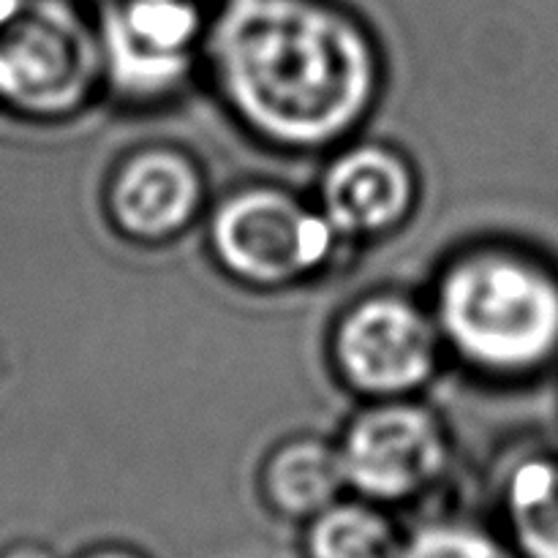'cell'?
Wrapping results in <instances>:
<instances>
[{"label": "cell", "instance_id": "52a82bcc", "mask_svg": "<svg viewBox=\"0 0 558 558\" xmlns=\"http://www.w3.org/2000/svg\"><path fill=\"white\" fill-rule=\"evenodd\" d=\"M349 490L392 507L434 488L450 466V434L434 409L414 398L368 401L338 439Z\"/></svg>", "mask_w": 558, "mask_h": 558}, {"label": "cell", "instance_id": "277c9868", "mask_svg": "<svg viewBox=\"0 0 558 558\" xmlns=\"http://www.w3.org/2000/svg\"><path fill=\"white\" fill-rule=\"evenodd\" d=\"M104 87L98 27L69 0H20L0 20V98L22 114H76Z\"/></svg>", "mask_w": 558, "mask_h": 558}, {"label": "cell", "instance_id": "9c48e42d", "mask_svg": "<svg viewBox=\"0 0 558 558\" xmlns=\"http://www.w3.org/2000/svg\"><path fill=\"white\" fill-rule=\"evenodd\" d=\"M205 199L199 163L178 147L158 145L142 147L118 163L104 207L120 238L136 245H163L194 227Z\"/></svg>", "mask_w": 558, "mask_h": 558}, {"label": "cell", "instance_id": "30bf717a", "mask_svg": "<svg viewBox=\"0 0 558 558\" xmlns=\"http://www.w3.org/2000/svg\"><path fill=\"white\" fill-rule=\"evenodd\" d=\"M259 485L267 507L278 515L305 523L343 499V490H349L338 445H327L316 436L281 441L267 456Z\"/></svg>", "mask_w": 558, "mask_h": 558}, {"label": "cell", "instance_id": "9a60e30c", "mask_svg": "<svg viewBox=\"0 0 558 558\" xmlns=\"http://www.w3.org/2000/svg\"><path fill=\"white\" fill-rule=\"evenodd\" d=\"M82 558H142V556L134 554V550H125V548H98Z\"/></svg>", "mask_w": 558, "mask_h": 558}, {"label": "cell", "instance_id": "ba28073f", "mask_svg": "<svg viewBox=\"0 0 558 558\" xmlns=\"http://www.w3.org/2000/svg\"><path fill=\"white\" fill-rule=\"evenodd\" d=\"M417 199L412 161L379 142L336 147L316 189V207L343 243H371L398 232L412 218Z\"/></svg>", "mask_w": 558, "mask_h": 558}, {"label": "cell", "instance_id": "7a4b0ae2", "mask_svg": "<svg viewBox=\"0 0 558 558\" xmlns=\"http://www.w3.org/2000/svg\"><path fill=\"white\" fill-rule=\"evenodd\" d=\"M445 349L494 379H526L558 357V276L512 245L447 262L430 305Z\"/></svg>", "mask_w": 558, "mask_h": 558}, {"label": "cell", "instance_id": "8992f818", "mask_svg": "<svg viewBox=\"0 0 558 558\" xmlns=\"http://www.w3.org/2000/svg\"><path fill=\"white\" fill-rule=\"evenodd\" d=\"M207 25L196 0H112L96 20L104 87L136 104L178 96L205 63Z\"/></svg>", "mask_w": 558, "mask_h": 558}, {"label": "cell", "instance_id": "7c38bea8", "mask_svg": "<svg viewBox=\"0 0 558 558\" xmlns=\"http://www.w3.org/2000/svg\"><path fill=\"white\" fill-rule=\"evenodd\" d=\"M407 539L385 507L368 499H338L305 529L308 558H401Z\"/></svg>", "mask_w": 558, "mask_h": 558}, {"label": "cell", "instance_id": "8fae6325", "mask_svg": "<svg viewBox=\"0 0 558 558\" xmlns=\"http://www.w3.org/2000/svg\"><path fill=\"white\" fill-rule=\"evenodd\" d=\"M501 510L523 556L558 558V458H521L501 485Z\"/></svg>", "mask_w": 558, "mask_h": 558}, {"label": "cell", "instance_id": "5b68a950", "mask_svg": "<svg viewBox=\"0 0 558 558\" xmlns=\"http://www.w3.org/2000/svg\"><path fill=\"white\" fill-rule=\"evenodd\" d=\"M441 352L445 341L430 308L392 292L349 305L330 341L338 376L365 401L414 398L439 371Z\"/></svg>", "mask_w": 558, "mask_h": 558}, {"label": "cell", "instance_id": "6da1fadb", "mask_svg": "<svg viewBox=\"0 0 558 558\" xmlns=\"http://www.w3.org/2000/svg\"><path fill=\"white\" fill-rule=\"evenodd\" d=\"M205 65L234 120L287 153L347 145L385 76L368 27L327 0H223Z\"/></svg>", "mask_w": 558, "mask_h": 558}, {"label": "cell", "instance_id": "4fadbf2b", "mask_svg": "<svg viewBox=\"0 0 558 558\" xmlns=\"http://www.w3.org/2000/svg\"><path fill=\"white\" fill-rule=\"evenodd\" d=\"M401 558H515L505 543L472 523H430L403 543Z\"/></svg>", "mask_w": 558, "mask_h": 558}, {"label": "cell", "instance_id": "5bb4252c", "mask_svg": "<svg viewBox=\"0 0 558 558\" xmlns=\"http://www.w3.org/2000/svg\"><path fill=\"white\" fill-rule=\"evenodd\" d=\"M0 558H54L47 548H38V545H20V548H11L9 554Z\"/></svg>", "mask_w": 558, "mask_h": 558}, {"label": "cell", "instance_id": "3957f363", "mask_svg": "<svg viewBox=\"0 0 558 558\" xmlns=\"http://www.w3.org/2000/svg\"><path fill=\"white\" fill-rule=\"evenodd\" d=\"M207 245L234 283L272 292L322 276L347 243L316 202L276 185H248L210 213Z\"/></svg>", "mask_w": 558, "mask_h": 558}]
</instances>
